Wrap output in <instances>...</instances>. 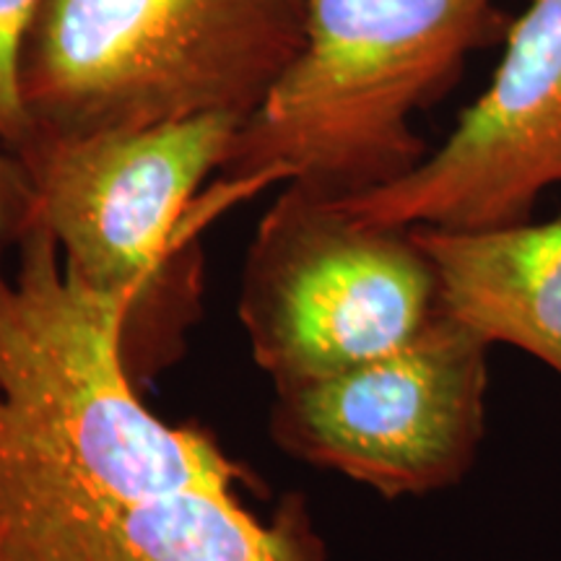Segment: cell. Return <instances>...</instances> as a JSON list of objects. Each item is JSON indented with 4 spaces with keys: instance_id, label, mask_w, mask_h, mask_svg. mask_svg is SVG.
Instances as JSON below:
<instances>
[{
    "instance_id": "cell-1",
    "label": "cell",
    "mask_w": 561,
    "mask_h": 561,
    "mask_svg": "<svg viewBox=\"0 0 561 561\" xmlns=\"http://www.w3.org/2000/svg\"><path fill=\"white\" fill-rule=\"evenodd\" d=\"M0 242V561H328L307 500L268 517L248 466L146 405L128 301L83 286L42 224Z\"/></svg>"
},
{
    "instance_id": "cell-2",
    "label": "cell",
    "mask_w": 561,
    "mask_h": 561,
    "mask_svg": "<svg viewBox=\"0 0 561 561\" xmlns=\"http://www.w3.org/2000/svg\"><path fill=\"white\" fill-rule=\"evenodd\" d=\"M305 42L237 130L195 214L265 187L348 198L426 157L413 115L437 102L476 47L502 30L494 0H305Z\"/></svg>"
},
{
    "instance_id": "cell-3",
    "label": "cell",
    "mask_w": 561,
    "mask_h": 561,
    "mask_svg": "<svg viewBox=\"0 0 561 561\" xmlns=\"http://www.w3.org/2000/svg\"><path fill=\"white\" fill-rule=\"evenodd\" d=\"M244 121L201 115L138 130L34 133L19 151L37 224L89 289L128 301L123 356L144 390L180 362L203 312L198 191Z\"/></svg>"
},
{
    "instance_id": "cell-4",
    "label": "cell",
    "mask_w": 561,
    "mask_h": 561,
    "mask_svg": "<svg viewBox=\"0 0 561 561\" xmlns=\"http://www.w3.org/2000/svg\"><path fill=\"white\" fill-rule=\"evenodd\" d=\"M305 19V0H39L21 60L34 133L244 121L297 58Z\"/></svg>"
},
{
    "instance_id": "cell-5",
    "label": "cell",
    "mask_w": 561,
    "mask_h": 561,
    "mask_svg": "<svg viewBox=\"0 0 561 561\" xmlns=\"http://www.w3.org/2000/svg\"><path fill=\"white\" fill-rule=\"evenodd\" d=\"M237 312L252 359L286 388L416 339L442 312L439 278L411 229L284 185L248 248Z\"/></svg>"
},
{
    "instance_id": "cell-6",
    "label": "cell",
    "mask_w": 561,
    "mask_h": 561,
    "mask_svg": "<svg viewBox=\"0 0 561 561\" xmlns=\"http://www.w3.org/2000/svg\"><path fill=\"white\" fill-rule=\"evenodd\" d=\"M486 341L442 310L390 354L276 388L271 437L385 500L458 486L486 434Z\"/></svg>"
},
{
    "instance_id": "cell-7",
    "label": "cell",
    "mask_w": 561,
    "mask_h": 561,
    "mask_svg": "<svg viewBox=\"0 0 561 561\" xmlns=\"http://www.w3.org/2000/svg\"><path fill=\"white\" fill-rule=\"evenodd\" d=\"M561 185V0H530L507 26L489 87L437 151L375 191L335 198L367 224L500 229L533 219Z\"/></svg>"
},
{
    "instance_id": "cell-8",
    "label": "cell",
    "mask_w": 561,
    "mask_h": 561,
    "mask_svg": "<svg viewBox=\"0 0 561 561\" xmlns=\"http://www.w3.org/2000/svg\"><path fill=\"white\" fill-rule=\"evenodd\" d=\"M411 231L437 271L442 310L489 346L520 348L561 377V216Z\"/></svg>"
},
{
    "instance_id": "cell-9",
    "label": "cell",
    "mask_w": 561,
    "mask_h": 561,
    "mask_svg": "<svg viewBox=\"0 0 561 561\" xmlns=\"http://www.w3.org/2000/svg\"><path fill=\"white\" fill-rule=\"evenodd\" d=\"M37 5L39 0H0V140L16 153L34 133L21 89V60Z\"/></svg>"
},
{
    "instance_id": "cell-10",
    "label": "cell",
    "mask_w": 561,
    "mask_h": 561,
    "mask_svg": "<svg viewBox=\"0 0 561 561\" xmlns=\"http://www.w3.org/2000/svg\"><path fill=\"white\" fill-rule=\"evenodd\" d=\"M37 219V198L19 153L0 140V242L16 244Z\"/></svg>"
}]
</instances>
